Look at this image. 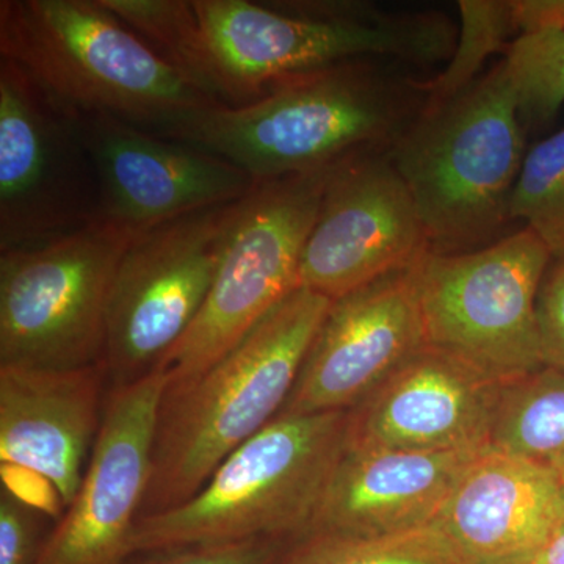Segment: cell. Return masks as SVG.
Listing matches in <instances>:
<instances>
[{"label": "cell", "mask_w": 564, "mask_h": 564, "mask_svg": "<svg viewBox=\"0 0 564 564\" xmlns=\"http://www.w3.org/2000/svg\"><path fill=\"white\" fill-rule=\"evenodd\" d=\"M525 137L503 58L454 98L423 107L389 155L413 195L430 251L477 250L500 239Z\"/></svg>", "instance_id": "4"}, {"label": "cell", "mask_w": 564, "mask_h": 564, "mask_svg": "<svg viewBox=\"0 0 564 564\" xmlns=\"http://www.w3.org/2000/svg\"><path fill=\"white\" fill-rule=\"evenodd\" d=\"M109 381L80 369L0 367V462L46 480L63 507L79 491L101 429Z\"/></svg>", "instance_id": "17"}, {"label": "cell", "mask_w": 564, "mask_h": 564, "mask_svg": "<svg viewBox=\"0 0 564 564\" xmlns=\"http://www.w3.org/2000/svg\"><path fill=\"white\" fill-rule=\"evenodd\" d=\"M347 422L345 411L278 415L187 502L140 518L131 554L304 536L344 454Z\"/></svg>", "instance_id": "6"}, {"label": "cell", "mask_w": 564, "mask_h": 564, "mask_svg": "<svg viewBox=\"0 0 564 564\" xmlns=\"http://www.w3.org/2000/svg\"><path fill=\"white\" fill-rule=\"evenodd\" d=\"M552 261L529 228L477 250L426 252L414 265L426 345L499 384L541 369L538 295Z\"/></svg>", "instance_id": "7"}, {"label": "cell", "mask_w": 564, "mask_h": 564, "mask_svg": "<svg viewBox=\"0 0 564 564\" xmlns=\"http://www.w3.org/2000/svg\"><path fill=\"white\" fill-rule=\"evenodd\" d=\"M462 29L447 68L425 82V107L454 98L480 77L486 58L505 52L518 39L508 0H462Z\"/></svg>", "instance_id": "25"}, {"label": "cell", "mask_w": 564, "mask_h": 564, "mask_svg": "<svg viewBox=\"0 0 564 564\" xmlns=\"http://www.w3.org/2000/svg\"><path fill=\"white\" fill-rule=\"evenodd\" d=\"M532 564H564V522L538 552Z\"/></svg>", "instance_id": "30"}, {"label": "cell", "mask_w": 564, "mask_h": 564, "mask_svg": "<svg viewBox=\"0 0 564 564\" xmlns=\"http://www.w3.org/2000/svg\"><path fill=\"white\" fill-rule=\"evenodd\" d=\"M166 377L158 370L110 389L79 491L47 534L35 564H122L151 475Z\"/></svg>", "instance_id": "13"}, {"label": "cell", "mask_w": 564, "mask_h": 564, "mask_svg": "<svg viewBox=\"0 0 564 564\" xmlns=\"http://www.w3.org/2000/svg\"><path fill=\"white\" fill-rule=\"evenodd\" d=\"M414 265L333 300L280 415L348 413L426 347Z\"/></svg>", "instance_id": "15"}, {"label": "cell", "mask_w": 564, "mask_h": 564, "mask_svg": "<svg viewBox=\"0 0 564 564\" xmlns=\"http://www.w3.org/2000/svg\"><path fill=\"white\" fill-rule=\"evenodd\" d=\"M430 251L429 236L389 151L334 163L300 263V288L337 300Z\"/></svg>", "instance_id": "12"}, {"label": "cell", "mask_w": 564, "mask_h": 564, "mask_svg": "<svg viewBox=\"0 0 564 564\" xmlns=\"http://www.w3.org/2000/svg\"><path fill=\"white\" fill-rule=\"evenodd\" d=\"M489 447L541 467L564 488V370L543 366L502 386Z\"/></svg>", "instance_id": "20"}, {"label": "cell", "mask_w": 564, "mask_h": 564, "mask_svg": "<svg viewBox=\"0 0 564 564\" xmlns=\"http://www.w3.org/2000/svg\"><path fill=\"white\" fill-rule=\"evenodd\" d=\"M529 564H532V563H529Z\"/></svg>", "instance_id": "31"}, {"label": "cell", "mask_w": 564, "mask_h": 564, "mask_svg": "<svg viewBox=\"0 0 564 564\" xmlns=\"http://www.w3.org/2000/svg\"><path fill=\"white\" fill-rule=\"evenodd\" d=\"M481 451L345 447L306 534L389 536L433 525L463 470Z\"/></svg>", "instance_id": "19"}, {"label": "cell", "mask_w": 564, "mask_h": 564, "mask_svg": "<svg viewBox=\"0 0 564 564\" xmlns=\"http://www.w3.org/2000/svg\"><path fill=\"white\" fill-rule=\"evenodd\" d=\"M77 120L98 177L99 220L135 236L192 212L239 202L258 184L226 159L113 115L77 111Z\"/></svg>", "instance_id": "14"}, {"label": "cell", "mask_w": 564, "mask_h": 564, "mask_svg": "<svg viewBox=\"0 0 564 564\" xmlns=\"http://www.w3.org/2000/svg\"><path fill=\"white\" fill-rule=\"evenodd\" d=\"M510 218L536 234L552 258H564V128L527 151Z\"/></svg>", "instance_id": "24"}, {"label": "cell", "mask_w": 564, "mask_h": 564, "mask_svg": "<svg viewBox=\"0 0 564 564\" xmlns=\"http://www.w3.org/2000/svg\"><path fill=\"white\" fill-rule=\"evenodd\" d=\"M99 215L77 111L0 57V252L54 242Z\"/></svg>", "instance_id": "11"}, {"label": "cell", "mask_w": 564, "mask_h": 564, "mask_svg": "<svg viewBox=\"0 0 564 564\" xmlns=\"http://www.w3.org/2000/svg\"><path fill=\"white\" fill-rule=\"evenodd\" d=\"M274 564H466L433 525L389 536L310 533Z\"/></svg>", "instance_id": "22"}, {"label": "cell", "mask_w": 564, "mask_h": 564, "mask_svg": "<svg viewBox=\"0 0 564 564\" xmlns=\"http://www.w3.org/2000/svg\"><path fill=\"white\" fill-rule=\"evenodd\" d=\"M332 166L258 182L245 196L206 302L162 364L169 388L206 372L300 288L304 245Z\"/></svg>", "instance_id": "9"}, {"label": "cell", "mask_w": 564, "mask_h": 564, "mask_svg": "<svg viewBox=\"0 0 564 564\" xmlns=\"http://www.w3.org/2000/svg\"><path fill=\"white\" fill-rule=\"evenodd\" d=\"M0 57L70 109L151 133L218 107L102 0H0Z\"/></svg>", "instance_id": "5"}, {"label": "cell", "mask_w": 564, "mask_h": 564, "mask_svg": "<svg viewBox=\"0 0 564 564\" xmlns=\"http://www.w3.org/2000/svg\"><path fill=\"white\" fill-rule=\"evenodd\" d=\"M332 302L299 288L206 372L165 384L139 519L187 502L280 415Z\"/></svg>", "instance_id": "2"}, {"label": "cell", "mask_w": 564, "mask_h": 564, "mask_svg": "<svg viewBox=\"0 0 564 564\" xmlns=\"http://www.w3.org/2000/svg\"><path fill=\"white\" fill-rule=\"evenodd\" d=\"M519 35L540 31H564V0H510Z\"/></svg>", "instance_id": "29"}, {"label": "cell", "mask_w": 564, "mask_h": 564, "mask_svg": "<svg viewBox=\"0 0 564 564\" xmlns=\"http://www.w3.org/2000/svg\"><path fill=\"white\" fill-rule=\"evenodd\" d=\"M243 199L140 234L122 256L107 307L102 366L110 389L161 370L198 317Z\"/></svg>", "instance_id": "10"}, {"label": "cell", "mask_w": 564, "mask_h": 564, "mask_svg": "<svg viewBox=\"0 0 564 564\" xmlns=\"http://www.w3.org/2000/svg\"><path fill=\"white\" fill-rule=\"evenodd\" d=\"M503 62L525 131L549 128L564 104V31L519 35Z\"/></svg>", "instance_id": "23"}, {"label": "cell", "mask_w": 564, "mask_h": 564, "mask_svg": "<svg viewBox=\"0 0 564 564\" xmlns=\"http://www.w3.org/2000/svg\"><path fill=\"white\" fill-rule=\"evenodd\" d=\"M564 522V488L541 467L486 447L433 527L466 564H529Z\"/></svg>", "instance_id": "18"}, {"label": "cell", "mask_w": 564, "mask_h": 564, "mask_svg": "<svg viewBox=\"0 0 564 564\" xmlns=\"http://www.w3.org/2000/svg\"><path fill=\"white\" fill-rule=\"evenodd\" d=\"M135 237L96 220L51 243L0 252V367L101 362L111 284Z\"/></svg>", "instance_id": "8"}, {"label": "cell", "mask_w": 564, "mask_h": 564, "mask_svg": "<svg viewBox=\"0 0 564 564\" xmlns=\"http://www.w3.org/2000/svg\"><path fill=\"white\" fill-rule=\"evenodd\" d=\"M502 386L426 345L348 411L345 447L481 451L489 447Z\"/></svg>", "instance_id": "16"}, {"label": "cell", "mask_w": 564, "mask_h": 564, "mask_svg": "<svg viewBox=\"0 0 564 564\" xmlns=\"http://www.w3.org/2000/svg\"><path fill=\"white\" fill-rule=\"evenodd\" d=\"M46 513L3 488L0 492V564H35L47 534Z\"/></svg>", "instance_id": "27"}, {"label": "cell", "mask_w": 564, "mask_h": 564, "mask_svg": "<svg viewBox=\"0 0 564 564\" xmlns=\"http://www.w3.org/2000/svg\"><path fill=\"white\" fill-rule=\"evenodd\" d=\"M544 366L564 370V258L554 259L538 295Z\"/></svg>", "instance_id": "28"}, {"label": "cell", "mask_w": 564, "mask_h": 564, "mask_svg": "<svg viewBox=\"0 0 564 564\" xmlns=\"http://www.w3.org/2000/svg\"><path fill=\"white\" fill-rule=\"evenodd\" d=\"M122 22L195 90L218 107H229L226 91L193 0H102Z\"/></svg>", "instance_id": "21"}, {"label": "cell", "mask_w": 564, "mask_h": 564, "mask_svg": "<svg viewBox=\"0 0 564 564\" xmlns=\"http://www.w3.org/2000/svg\"><path fill=\"white\" fill-rule=\"evenodd\" d=\"M229 107L276 82L352 61L440 65L458 41L444 14H395L361 2L193 0Z\"/></svg>", "instance_id": "3"}, {"label": "cell", "mask_w": 564, "mask_h": 564, "mask_svg": "<svg viewBox=\"0 0 564 564\" xmlns=\"http://www.w3.org/2000/svg\"><path fill=\"white\" fill-rule=\"evenodd\" d=\"M293 541L259 538L240 543L193 545L133 554L122 564H274Z\"/></svg>", "instance_id": "26"}, {"label": "cell", "mask_w": 564, "mask_h": 564, "mask_svg": "<svg viewBox=\"0 0 564 564\" xmlns=\"http://www.w3.org/2000/svg\"><path fill=\"white\" fill-rule=\"evenodd\" d=\"M425 102V82L366 58L276 82L247 106L191 111L154 135L212 152L265 182L356 152L389 151Z\"/></svg>", "instance_id": "1"}]
</instances>
